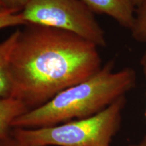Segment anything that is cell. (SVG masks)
<instances>
[{"label":"cell","mask_w":146,"mask_h":146,"mask_svg":"<svg viewBox=\"0 0 146 146\" xmlns=\"http://www.w3.org/2000/svg\"><path fill=\"white\" fill-rule=\"evenodd\" d=\"M94 13L111 17L120 26L130 29L135 16L136 7L133 0H81Z\"/></svg>","instance_id":"cell-5"},{"label":"cell","mask_w":146,"mask_h":146,"mask_svg":"<svg viewBox=\"0 0 146 146\" xmlns=\"http://www.w3.org/2000/svg\"><path fill=\"white\" fill-rule=\"evenodd\" d=\"M25 104L15 98H0V141L11 135L16 118L28 112Z\"/></svg>","instance_id":"cell-7"},{"label":"cell","mask_w":146,"mask_h":146,"mask_svg":"<svg viewBox=\"0 0 146 146\" xmlns=\"http://www.w3.org/2000/svg\"><path fill=\"white\" fill-rule=\"evenodd\" d=\"M143 1L144 0H133V2L134 3L135 6L137 8V7H138Z\"/></svg>","instance_id":"cell-14"},{"label":"cell","mask_w":146,"mask_h":146,"mask_svg":"<svg viewBox=\"0 0 146 146\" xmlns=\"http://www.w3.org/2000/svg\"><path fill=\"white\" fill-rule=\"evenodd\" d=\"M133 39L146 43V0L136 8L133 26L130 29Z\"/></svg>","instance_id":"cell-8"},{"label":"cell","mask_w":146,"mask_h":146,"mask_svg":"<svg viewBox=\"0 0 146 146\" xmlns=\"http://www.w3.org/2000/svg\"><path fill=\"white\" fill-rule=\"evenodd\" d=\"M31 0H0L2 8L21 13Z\"/></svg>","instance_id":"cell-10"},{"label":"cell","mask_w":146,"mask_h":146,"mask_svg":"<svg viewBox=\"0 0 146 146\" xmlns=\"http://www.w3.org/2000/svg\"><path fill=\"white\" fill-rule=\"evenodd\" d=\"M26 22L21 13L12 11L0 9V30L11 27L26 25Z\"/></svg>","instance_id":"cell-9"},{"label":"cell","mask_w":146,"mask_h":146,"mask_svg":"<svg viewBox=\"0 0 146 146\" xmlns=\"http://www.w3.org/2000/svg\"><path fill=\"white\" fill-rule=\"evenodd\" d=\"M12 55V98L33 110L94 75L102 67L98 47L72 33L27 23Z\"/></svg>","instance_id":"cell-1"},{"label":"cell","mask_w":146,"mask_h":146,"mask_svg":"<svg viewBox=\"0 0 146 146\" xmlns=\"http://www.w3.org/2000/svg\"><path fill=\"white\" fill-rule=\"evenodd\" d=\"M144 116H145V120H146V110H145V114H144Z\"/></svg>","instance_id":"cell-15"},{"label":"cell","mask_w":146,"mask_h":146,"mask_svg":"<svg viewBox=\"0 0 146 146\" xmlns=\"http://www.w3.org/2000/svg\"><path fill=\"white\" fill-rule=\"evenodd\" d=\"M114 64V60H110L90 78L21 115L14 120L13 129L52 127L102 112L135 86V70L125 68L115 71Z\"/></svg>","instance_id":"cell-2"},{"label":"cell","mask_w":146,"mask_h":146,"mask_svg":"<svg viewBox=\"0 0 146 146\" xmlns=\"http://www.w3.org/2000/svg\"><path fill=\"white\" fill-rule=\"evenodd\" d=\"M18 34L19 29H17L0 42V98H12L10 63Z\"/></svg>","instance_id":"cell-6"},{"label":"cell","mask_w":146,"mask_h":146,"mask_svg":"<svg viewBox=\"0 0 146 146\" xmlns=\"http://www.w3.org/2000/svg\"><path fill=\"white\" fill-rule=\"evenodd\" d=\"M1 8H2V6H1V2H0V9Z\"/></svg>","instance_id":"cell-16"},{"label":"cell","mask_w":146,"mask_h":146,"mask_svg":"<svg viewBox=\"0 0 146 146\" xmlns=\"http://www.w3.org/2000/svg\"><path fill=\"white\" fill-rule=\"evenodd\" d=\"M128 146H146V135L144 137V138L139 143L137 144H131V145H129Z\"/></svg>","instance_id":"cell-13"},{"label":"cell","mask_w":146,"mask_h":146,"mask_svg":"<svg viewBox=\"0 0 146 146\" xmlns=\"http://www.w3.org/2000/svg\"><path fill=\"white\" fill-rule=\"evenodd\" d=\"M140 65H141L143 75L146 81V50L142 55L141 60H140Z\"/></svg>","instance_id":"cell-12"},{"label":"cell","mask_w":146,"mask_h":146,"mask_svg":"<svg viewBox=\"0 0 146 146\" xmlns=\"http://www.w3.org/2000/svg\"><path fill=\"white\" fill-rule=\"evenodd\" d=\"M21 14L27 24L61 29L98 47L106 46L103 29L81 0H31Z\"/></svg>","instance_id":"cell-4"},{"label":"cell","mask_w":146,"mask_h":146,"mask_svg":"<svg viewBox=\"0 0 146 146\" xmlns=\"http://www.w3.org/2000/svg\"><path fill=\"white\" fill-rule=\"evenodd\" d=\"M0 146H25L12 135V133L8 137L0 141Z\"/></svg>","instance_id":"cell-11"},{"label":"cell","mask_w":146,"mask_h":146,"mask_svg":"<svg viewBox=\"0 0 146 146\" xmlns=\"http://www.w3.org/2000/svg\"><path fill=\"white\" fill-rule=\"evenodd\" d=\"M126 102L123 96L91 117L38 129L14 128L11 133L25 146H110Z\"/></svg>","instance_id":"cell-3"}]
</instances>
